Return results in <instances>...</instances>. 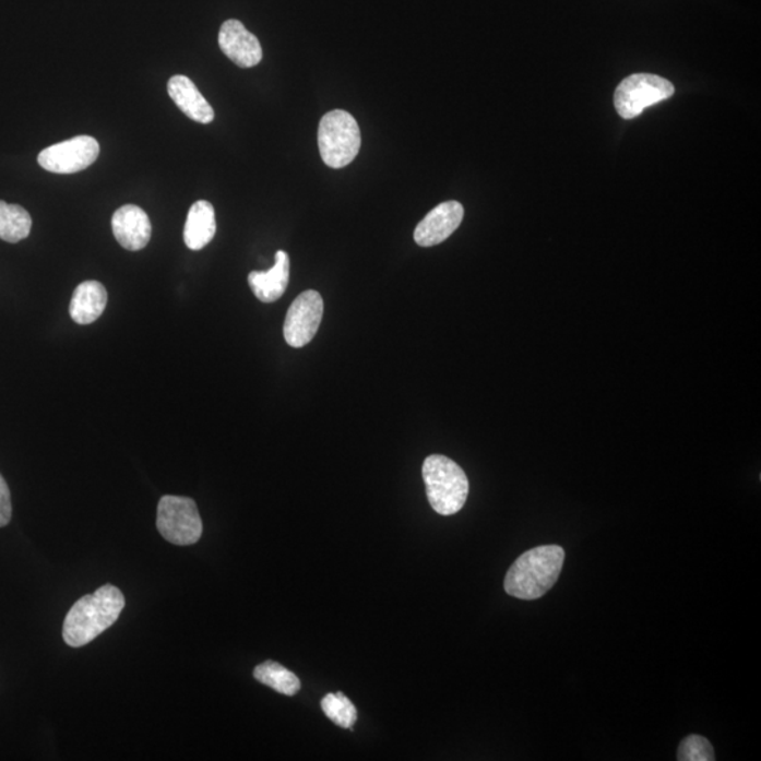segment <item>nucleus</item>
Masks as SVG:
<instances>
[{
  "mask_svg": "<svg viewBox=\"0 0 761 761\" xmlns=\"http://www.w3.org/2000/svg\"><path fill=\"white\" fill-rule=\"evenodd\" d=\"M32 216L24 207L0 201V239L19 243L31 235Z\"/></svg>",
  "mask_w": 761,
  "mask_h": 761,
  "instance_id": "obj_17",
  "label": "nucleus"
},
{
  "mask_svg": "<svg viewBox=\"0 0 761 761\" xmlns=\"http://www.w3.org/2000/svg\"><path fill=\"white\" fill-rule=\"evenodd\" d=\"M216 235L215 207L211 202L198 201L189 210L183 241L189 250H202Z\"/></svg>",
  "mask_w": 761,
  "mask_h": 761,
  "instance_id": "obj_15",
  "label": "nucleus"
},
{
  "mask_svg": "<svg viewBox=\"0 0 761 761\" xmlns=\"http://www.w3.org/2000/svg\"><path fill=\"white\" fill-rule=\"evenodd\" d=\"M318 144L320 157L328 167H347L361 148V133L356 119L346 110L329 111L320 120Z\"/></svg>",
  "mask_w": 761,
  "mask_h": 761,
  "instance_id": "obj_4",
  "label": "nucleus"
},
{
  "mask_svg": "<svg viewBox=\"0 0 761 761\" xmlns=\"http://www.w3.org/2000/svg\"><path fill=\"white\" fill-rule=\"evenodd\" d=\"M421 475L435 512L452 516L462 511L467 501L469 484L467 475L457 463L445 455H429L421 467Z\"/></svg>",
  "mask_w": 761,
  "mask_h": 761,
  "instance_id": "obj_3",
  "label": "nucleus"
},
{
  "mask_svg": "<svg viewBox=\"0 0 761 761\" xmlns=\"http://www.w3.org/2000/svg\"><path fill=\"white\" fill-rule=\"evenodd\" d=\"M219 46L223 55L240 68L255 67L263 60V48L259 38L236 19L222 24Z\"/></svg>",
  "mask_w": 761,
  "mask_h": 761,
  "instance_id": "obj_10",
  "label": "nucleus"
},
{
  "mask_svg": "<svg viewBox=\"0 0 761 761\" xmlns=\"http://www.w3.org/2000/svg\"><path fill=\"white\" fill-rule=\"evenodd\" d=\"M674 92V85L666 78L633 74L625 78L615 91V108L620 118L634 119L658 102L670 99Z\"/></svg>",
  "mask_w": 761,
  "mask_h": 761,
  "instance_id": "obj_6",
  "label": "nucleus"
},
{
  "mask_svg": "<svg viewBox=\"0 0 761 761\" xmlns=\"http://www.w3.org/2000/svg\"><path fill=\"white\" fill-rule=\"evenodd\" d=\"M99 143L91 135H78L51 147L43 150L38 154L37 162L41 168L52 174H75L84 171L98 159Z\"/></svg>",
  "mask_w": 761,
  "mask_h": 761,
  "instance_id": "obj_7",
  "label": "nucleus"
},
{
  "mask_svg": "<svg viewBox=\"0 0 761 761\" xmlns=\"http://www.w3.org/2000/svg\"><path fill=\"white\" fill-rule=\"evenodd\" d=\"M564 559L563 547L557 545L539 546L527 550L508 570L503 588L513 598L523 601L542 598L559 580Z\"/></svg>",
  "mask_w": 761,
  "mask_h": 761,
  "instance_id": "obj_2",
  "label": "nucleus"
},
{
  "mask_svg": "<svg viewBox=\"0 0 761 761\" xmlns=\"http://www.w3.org/2000/svg\"><path fill=\"white\" fill-rule=\"evenodd\" d=\"M157 530L173 545H195L203 532L197 502L187 497L164 496L157 509Z\"/></svg>",
  "mask_w": 761,
  "mask_h": 761,
  "instance_id": "obj_5",
  "label": "nucleus"
},
{
  "mask_svg": "<svg viewBox=\"0 0 761 761\" xmlns=\"http://www.w3.org/2000/svg\"><path fill=\"white\" fill-rule=\"evenodd\" d=\"M322 710L324 715L344 729H353V725L357 722V710L353 705V702L348 700L347 697L343 695V692H336V694H328L323 698Z\"/></svg>",
  "mask_w": 761,
  "mask_h": 761,
  "instance_id": "obj_18",
  "label": "nucleus"
},
{
  "mask_svg": "<svg viewBox=\"0 0 761 761\" xmlns=\"http://www.w3.org/2000/svg\"><path fill=\"white\" fill-rule=\"evenodd\" d=\"M168 95L171 96L174 104L188 116L189 119L195 120L198 123H212L215 119L210 102L203 98V95L193 84L191 78L187 75H174L168 81Z\"/></svg>",
  "mask_w": 761,
  "mask_h": 761,
  "instance_id": "obj_12",
  "label": "nucleus"
},
{
  "mask_svg": "<svg viewBox=\"0 0 761 761\" xmlns=\"http://www.w3.org/2000/svg\"><path fill=\"white\" fill-rule=\"evenodd\" d=\"M254 678L261 685L273 688L280 694L294 697L300 690L297 674L285 668L283 664L269 661L254 668Z\"/></svg>",
  "mask_w": 761,
  "mask_h": 761,
  "instance_id": "obj_16",
  "label": "nucleus"
},
{
  "mask_svg": "<svg viewBox=\"0 0 761 761\" xmlns=\"http://www.w3.org/2000/svg\"><path fill=\"white\" fill-rule=\"evenodd\" d=\"M111 230L126 250H143L152 239V222L142 207L124 205L111 217Z\"/></svg>",
  "mask_w": 761,
  "mask_h": 761,
  "instance_id": "obj_11",
  "label": "nucleus"
},
{
  "mask_svg": "<svg viewBox=\"0 0 761 761\" xmlns=\"http://www.w3.org/2000/svg\"><path fill=\"white\" fill-rule=\"evenodd\" d=\"M323 299L318 290L309 289L300 294L288 309L284 323L285 342L290 347L300 348L313 341L323 318Z\"/></svg>",
  "mask_w": 761,
  "mask_h": 761,
  "instance_id": "obj_8",
  "label": "nucleus"
},
{
  "mask_svg": "<svg viewBox=\"0 0 761 761\" xmlns=\"http://www.w3.org/2000/svg\"><path fill=\"white\" fill-rule=\"evenodd\" d=\"M126 605L122 591L106 584L94 594L78 599L67 614L62 637L71 647H82L108 630Z\"/></svg>",
  "mask_w": 761,
  "mask_h": 761,
  "instance_id": "obj_1",
  "label": "nucleus"
},
{
  "mask_svg": "<svg viewBox=\"0 0 761 761\" xmlns=\"http://www.w3.org/2000/svg\"><path fill=\"white\" fill-rule=\"evenodd\" d=\"M108 305V290L98 281H85L72 295L70 314L78 324H91L102 317Z\"/></svg>",
  "mask_w": 761,
  "mask_h": 761,
  "instance_id": "obj_14",
  "label": "nucleus"
},
{
  "mask_svg": "<svg viewBox=\"0 0 761 761\" xmlns=\"http://www.w3.org/2000/svg\"><path fill=\"white\" fill-rule=\"evenodd\" d=\"M289 255L280 250L276 251L273 269L250 273L249 285L257 299L264 304H273L283 297L289 284Z\"/></svg>",
  "mask_w": 761,
  "mask_h": 761,
  "instance_id": "obj_13",
  "label": "nucleus"
},
{
  "mask_svg": "<svg viewBox=\"0 0 761 761\" xmlns=\"http://www.w3.org/2000/svg\"><path fill=\"white\" fill-rule=\"evenodd\" d=\"M12 519L11 491L2 474H0V527L9 525Z\"/></svg>",
  "mask_w": 761,
  "mask_h": 761,
  "instance_id": "obj_20",
  "label": "nucleus"
},
{
  "mask_svg": "<svg viewBox=\"0 0 761 761\" xmlns=\"http://www.w3.org/2000/svg\"><path fill=\"white\" fill-rule=\"evenodd\" d=\"M677 759L680 761H714L715 751L710 740L700 735L687 736L677 750Z\"/></svg>",
  "mask_w": 761,
  "mask_h": 761,
  "instance_id": "obj_19",
  "label": "nucleus"
},
{
  "mask_svg": "<svg viewBox=\"0 0 761 761\" xmlns=\"http://www.w3.org/2000/svg\"><path fill=\"white\" fill-rule=\"evenodd\" d=\"M464 207L457 201L440 203L416 226L414 239L420 247L443 243L462 225Z\"/></svg>",
  "mask_w": 761,
  "mask_h": 761,
  "instance_id": "obj_9",
  "label": "nucleus"
}]
</instances>
